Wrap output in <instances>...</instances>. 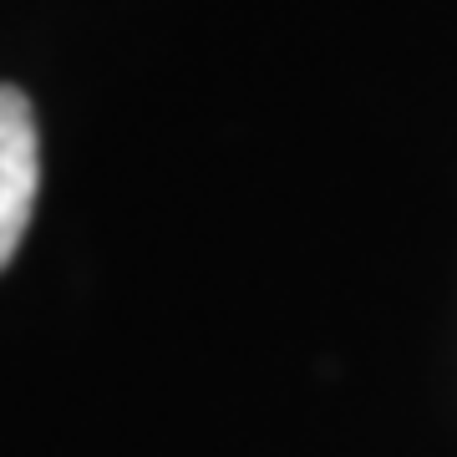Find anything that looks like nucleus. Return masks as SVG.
I'll list each match as a JSON object with an SVG mask.
<instances>
[{"mask_svg": "<svg viewBox=\"0 0 457 457\" xmlns=\"http://www.w3.org/2000/svg\"><path fill=\"white\" fill-rule=\"evenodd\" d=\"M41 194V137L26 92L0 87V270L16 260Z\"/></svg>", "mask_w": 457, "mask_h": 457, "instance_id": "1", "label": "nucleus"}]
</instances>
